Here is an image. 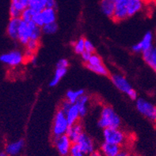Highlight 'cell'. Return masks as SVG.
I'll use <instances>...</instances> for the list:
<instances>
[{
	"instance_id": "cell-43",
	"label": "cell",
	"mask_w": 156,
	"mask_h": 156,
	"mask_svg": "<svg viewBox=\"0 0 156 156\" xmlns=\"http://www.w3.org/2000/svg\"><path fill=\"white\" fill-rule=\"evenodd\" d=\"M122 156H137L136 154H133V153H129L126 151H124V153H123V155Z\"/></svg>"
},
{
	"instance_id": "cell-46",
	"label": "cell",
	"mask_w": 156,
	"mask_h": 156,
	"mask_svg": "<svg viewBox=\"0 0 156 156\" xmlns=\"http://www.w3.org/2000/svg\"><path fill=\"white\" fill-rule=\"evenodd\" d=\"M123 153H124V151H121V152L120 153V154H117V156H122L123 155Z\"/></svg>"
},
{
	"instance_id": "cell-5",
	"label": "cell",
	"mask_w": 156,
	"mask_h": 156,
	"mask_svg": "<svg viewBox=\"0 0 156 156\" xmlns=\"http://www.w3.org/2000/svg\"><path fill=\"white\" fill-rule=\"evenodd\" d=\"M136 106L139 113L151 122L156 124V106L154 104L144 98H137Z\"/></svg>"
},
{
	"instance_id": "cell-13",
	"label": "cell",
	"mask_w": 156,
	"mask_h": 156,
	"mask_svg": "<svg viewBox=\"0 0 156 156\" xmlns=\"http://www.w3.org/2000/svg\"><path fill=\"white\" fill-rule=\"evenodd\" d=\"M21 22H22L21 18H10V20L9 21L7 29H6V33L11 39H18V30H19Z\"/></svg>"
},
{
	"instance_id": "cell-42",
	"label": "cell",
	"mask_w": 156,
	"mask_h": 156,
	"mask_svg": "<svg viewBox=\"0 0 156 156\" xmlns=\"http://www.w3.org/2000/svg\"><path fill=\"white\" fill-rule=\"evenodd\" d=\"M29 60H30V61L31 62V63H33V64H35V63H37V57H36L35 55H33V56H32V57L30 58V59H29Z\"/></svg>"
},
{
	"instance_id": "cell-14",
	"label": "cell",
	"mask_w": 156,
	"mask_h": 156,
	"mask_svg": "<svg viewBox=\"0 0 156 156\" xmlns=\"http://www.w3.org/2000/svg\"><path fill=\"white\" fill-rule=\"evenodd\" d=\"M82 133H83V125H82L81 123L77 122L74 125H70L66 135L69 137L72 143H75L79 139V137L81 136Z\"/></svg>"
},
{
	"instance_id": "cell-10",
	"label": "cell",
	"mask_w": 156,
	"mask_h": 156,
	"mask_svg": "<svg viewBox=\"0 0 156 156\" xmlns=\"http://www.w3.org/2000/svg\"><path fill=\"white\" fill-rule=\"evenodd\" d=\"M75 143L80 147V148L86 155H90L95 151L94 143L93 140L85 133H82L81 136L79 137Z\"/></svg>"
},
{
	"instance_id": "cell-38",
	"label": "cell",
	"mask_w": 156,
	"mask_h": 156,
	"mask_svg": "<svg viewBox=\"0 0 156 156\" xmlns=\"http://www.w3.org/2000/svg\"><path fill=\"white\" fill-rule=\"evenodd\" d=\"M71 105V103H70L69 101H67V100H65V101H63V102L61 103V105H60V108H59V109H61V110H63V112L65 113L66 111L69 109Z\"/></svg>"
},
{
	"instance_id": "cell-47",
	"label": "cell",
	"mask_w": 156,
	"mask_h": 156,
	"mask_svg": "<svg viewBox=\"0 0 156 156\" xmlns=\"http://www.w3.org/2000/svg\"><path fill=\"white\" fill-rule=\"evenodd\" d=\"M151 2H155V3H156V0H151Z\"/></svg>"
},
{
	"instance_id": "cell-11",
	"label": "cell",
	"mask_w": 156,
	"mask_h": 156,
	"mask_svg": "<svg viewBox=\"0 0 156 156\" xmlns=\"http://www.w3.org/2000/svg\"><path fill=\"white\" fill-rule=\"evenodd\" d=\"M22 20V19H21ZM30 26L29 22H26L22 21L19 26V30H18V41L20 44L23 45H26L30 40Z\"/></svg>"
},
{
	"instance_id": "cell-8",
	"label": "cell",
	"mask_w": 156,
	"mask_h": 156,
	"mask_svg": "<svg viewBox=\"0 0 156 156\" xmlns=\"http://www.w3.org/2000/svg\"><path fill=\"white\" fill-rule=\"evenodd\" d=\"M129 0H115V10L112 19L116 22L128 18V6Z\"/></svg>"
},
{
	"instance_id": "cell-15",
	"label": "cell",
	"mask_w": 156,
	"mask_h": 156,
	"mask_svg": "<svg viewBox=\"0 0 156 156\" xmlns=\"http://www.w3.org/2000/svg\"><path fill=\"white\" fill-rule=\"evenodd\" d=\"M25 142L23 140H18L14 142L10 143L6 146V154L10 156H15L19 154L23 149Z\"/></svg>"
},
{
	"instance_id": "cell-27",
	"label": "cell",
	"mask_w": 156,
	"mask_h": 156,
	"mask_svg": "<svg viewBox=\"0 0 156 156\" xmlns=\"http://www.w3.org/2000/svg\"><path fill=\"white\" fill-rule=\"evenodd\" d=\"M29 5H30V0H11L10 6L15 8L18 11L22 12L26 8L29 7Z\"/></svg>"
},
{
	"instance_id": "cell-3",
	"label": "cell",
	"mask_w": 156,
	"mask_h": 156,
	"mask_svg": "<svg viewBox=\"0 0 156 156\" xmlns=\"http://www.w3.org/2000/svg\"><path fill=\"white\" fill-rule=\"evenodd\" d=\"M111 81L119 90L128 95L129 98L132 100H137L138 95L136 91L133 89L130 83L125 76L120 74H113L111 75Z\"/></svg>"
},
{
	"instance_id": "cell-19",
	"label": "cell",
	"mask_w": 156,
	"mask_h": 156,
	"mask_svg": "<svg viewBox=\"0 0 156 156\" xmlns=\"http://www.w3.org/2000/svg\"><path fill=\"white\" fill-rule=\"evenodd\" d=\"M145 2L143 0H129L128 6V17H132L143 10Z\"/></svg>"
},
{
	"instance_id": "cell-6",
	"label": "cell",
	"mask_w": 156,
	"mask_h": 156,
	"mask_svg": "<svg viewBox=\"0 0 156 156\" xmlns=\"http://www.w3.org/2000/svg\"><path fill=\"white\" fill-rule=\"evenodd\" d=\"M25 55L19 50H13L0 55V61L10 67H17L25 61Z\"/></svg>"
},
{
	"instance_id": "cell-29",
	"label": "cell",
	"mask_w": 156,
	"mask_h": 156,
	"mask_svg": "<svg viewBox=\"0 0 156 156\" xmlns=\"http://www.w3.org/2000/svg\"><path fill=\"white\" fill-rule=\"evenodd\" d=\"M42 33H44V34H54L56 33V31L58 30V26L56 22H53V23H49L46 24V25H44L41 27Z\"/></svg>"
},
{
	"instance_id": "cell-33",
	"label": "cell",
	"mask_w": 156,
	"mask_h": 156,
	"mask_svg": "<svg viewBox=\"0 0 156 156\" xmlns=\"http://www.w3.org/2000/svg\"><path fill=\"white\" fill-rule=\"evenodd\" d=\"M69 156H86V154L76 143H73L70 150Z\"/></svg>"
},
{
	"instance_id": "cell-25",
	"label": "cell",
	"mask_w": 156,
	"mask_h": 156,
	"mask_svg": "<svg viewBox=\"0 0 156 156\" xmlns=\"http://www.w3.org/2000/svg\"><path fill=\"white\" fill-rule=\"evenodd\" d=\"M29 7L34 12H41L46 8V0H30Z\"/></svg>"
},
{
	"instance_id": "cell-16",
	"label": "cell",
	"mask_w": 156,
	"mask_h": 156,
	"mask_svg": "<svg viewBox=\"0 0 156 156\" xmlns=\"http://www.w3.org/2000/svg\"><path fill=\"white\" fill-rule=\"evenodd\" d=\"M143 58L145 63L156 73V47L151 48L149 50L143 52Z\"/></svg>"
},
{
	"instance_id": "cell-20",
	"label": "cell",
	"mask_w": 156,
	"mask_h": 156,
	"mask_svg": "<svg viewBox=\"0 0 156 156\" xmlns=\"http://www.w3.org/2000/svg\"><path fill=\"white\" fill-rule=\"evenodd\" d=\"M41 15L44 25L55 22V20H56L55 9H53V8H45L42 11H41Z\"/></svg>"
},
{
	"instance_id": "cell-22",
	"label": "cell",
	"mask_w": 156,
	"mask_h": 156,
	"mask_svg": "<svg viewBox=\"0 0 156 156\" xmlns=\"http://www.w3.org/2000/svg\"><path fill=\"white\" fill-rule=\"evenodd\" d=\"M85 94L84 90L82 89L80 90H70L66 93V100L69 101L71 104H75L76 101L79 100V98L81 97L82 95Z\"/></svg>"
},
{
	"instance_id": "cell-17",
	"label": "cell",
	"mask_w": 156,
	"mask_h": 156,
	"mask_svg": "<svg viewBox=\"0 0 156 156\" xmlns=\"http://www.w3.org/2000/svg\"><path fill=\"white\" fill-rule=\"evenodd\" d=\"M64 113H65L67 122H68L69 125H74L75 123L79 122L80 115H79V109L75 104H71L69 109H67Z\"/></svg>"
},
{
	"instance_id": "cell-45",
	"label": "cell",
	"mask_w": 156,
	"mask_h": 156,
	"mask_svg": "<svg viewBox=\"0 0 156 156\" xmlns=\"http://www.w3.org/2000/svg\"><path fill=\"white\" fill-rule=\"evenodd\" d=\"M143 1H144L145 3H148V2H151V0H143Z\"/></svg>"
},
{
	"instance_id": "cell-4",
	"label": "cell",
	"mask_w": 156,
	"mask_h": 156,
	"mask_svg": "<svg viewBox=\"0 0 156 156\" xmlns=\"http://www.w3.org/2000/svg\"><path fill=\"white\" fill-rule=\"evenodd\" d=\"M69 126L65 113L63 110L59 109L54 117L53 124H52L51 132L53 136H59L62 135H65Z\"/></svg>"
},
{
	"instance_id": "cell-28",
	"label": "cell",
	"mask_w": 156,
	"mask_h": 156,
	"mask_svg": "<svg viewBox=\"0 0 156 156\" xmlns=\"http://www.w3.org/2000/svg\"><path fill=\"white\" fill-rule=\"evenodd\" d=\"M85 40L81 37L73 43V49L76 54L81 55L83 51H85Z\"/></svg>"
},
{
	"instance_id": "cell-12",
	"label": "cell",
	"mask_w": 156,
	"mask_h": 156,
	"mask_svg": "<svg viewBox=\"0 0 156 156\" xmlns=\"http://www.w3.org/2000/svg\"><path fill=\"white\" fill-rule=\"evenodd\" d=\"M122 151V147L105 141L101 145V152L104 156H117Z\"/></svg>"
},
{
	"instance_id": "cell-41",
	"label": "cell",
	"mask_w": 156,
	"mask_h": 156,
	"mask_svg": "<svg viewBox=\"0 0 156 156\" xmlns=\"http://www.w3.org/2000/svg\"><path fill=\"white\" fill-rule=\"evenodd\" d=\"M90 156H104L101 154V151H94L93 153H91Z\"/></svg>"
},
{
	"instance_id": "cell-24",
	"label": "cell",
	"mask_w": 156,
	"mask_h": 156,
	"mask_svg": "<svg viewBox=\"0 0 156 156\" xmlns=\"http://www.w3.org/2000/svg\"><path fill=\"white\" fill-rule=\"evenodd\" d=\"M30 26V40H34V41H40V39L41 37L42 30L41 28L37 26L34 22H29Z\"/></svg>"
},
{
	"instance_id": "cell-1",
	"label": "cell",
	"mask_w": 156,
	"mask_h": 156,
	"mask_svg": "<svg viewBox=\"0 0 156 156\" xmlns=\"http://www.w3.org/2000/svg\"><path fill=\"white\" fill-rule=\"evenodd\" d=\"M121 119L109 105H105L101 110V114L98 121V126L102 129L108 128H120Z\"/></svg>"
},
{
	"instance_id": "cell-26",
	"label": "cell",
	"mask_w": 156,
	"mask_h": 156,
	"mask_svg": "<svg viewBox=\"0 0 156 156\" xmlns=\"http://www.w3.org/2000/svg\"><path fill=\"white\" fill-rule=\"evenodd\" d=\"M87 67L90 71H91L95 74H98L99 75L106 76V75H109V70L107 69V67L104 65V63L97 66H87Z\"/></svg>"
},
{
	"instance_id": "cell-32",
	"label": "cell",
	"mask_w": 156,
	"mask_h": 156,
	"mask_svg": "<svg viewBox=\"0 0 156 156\" xmlns=\"http://www.w3.org/2000/svg\"><path fill=\"white\" fill-rule=\"evenodd\" d=\"M40 46V41H34V40H30L29 42L26 44V50L30 51L32 53H35L37 51Z\"/></svg>"
},
{
	"instance_id": "cell-40",
	"label": "cell",
	"mask_w": 156,
	"mask_h": 156,
	"mask_svg": "<svg viewBox=\"0 0 156 156\" xmlns=\"http://www.w3.org/2000/svg\"><path fill=\"white\" fill-rule=\"evenodd\" d=\"M56 7V2L55 0H46V8H53Z\"/></svg>"
},
{
	"instance_id": "cell-30",
	"label": "cell",
	"mask_w": 156,
	"mask_h": 156,
	"mask_svg": "<svg viewBox=\"0 0 156 156\" xmlns=\"http://www.w3.org/2000/svg\"><path fill=\"white\" fill-rule=\"evenodd\" d=\"M36 12H34V10L30 9V7L26 8V10H24L21 14V17L20 18L22 19V21L26 22H32L33 18H34V15Z\"/></svg>"
},
{
	"instance_id": "cell-7",
	"label": "cell",
	"mask_w": 156,
	"mask_h": 156,
	"mask_svg": "<svg viewBox=\"0 0 156 156\" xmlns=\"http://www.w3.org/2000/svg\"><path fill=\"white\" fill-rule=\"evenodd\" d=\"M53 144L58 153L61 156H69L70 150L73 144L72 141L67 135H62L53 138Z\"/></svg>"
},
{
	"instance_id": "cell-36",
	"label": "cell",
	"mask_w": 156,
	"mask_h": 156,
	"mask_svg": "<svg viewBox=\"0 0 156 156\" xmlns=\"http://www.w3.org/2000/svg\"><path fill=\"white\" fill-rule=\"evenodd\" d=\"M21 14H22V12L18 11L15 8L12 7V6L10 7V15L11 18H20Z\"/></svg>"
},
{
	"instance_id": "cell-31",
	"label": "cell",
	"mask_w": 156,
	"mask_h": 156,
	"mask_svg": "<svg viewBox=\"0 0 156 156\" xmlns=\"http://www.w3.org/2000/svg\"><path fill=\"white\" fill-rule=\"evenodd\" d=\"M102 63L103 62L101 58L98 54L93 53L91 54L89 60L86 63V66H97L100 65V64H102Z\"/></svg>"
},
{
	"instance_id": "cell-44",
	"label": "cell",
	"mask_w": 156,
	"mask_h": 156,
	"mask_svg": "<svg viewBox=\"0 0 156 156\" xmlns=\"http://www.w3.org/2000/svg\"><path fill=\"white\" fill-rule=\"evenodd\" d=\"M0 156H7V154H6V153L1 152V153H0Z\"/></svg>"
},
{
	"instance_id": "cell-21",
	"label": "cell",
	"mask_w": 156,
	"mask_h": 156,
	"mask_svg": "<svg viewBox=\"0 0 156 156\" xmlns=\"http://www.w3.org/2000/svg\"><path fill=\"white\" fill-rule=\"evenodd\" d=\"M90 101V98L88 95L84 94L82 95L81 97L79 98V100L76 101L75 105H77L78 109H79V115L80 117H85L88 111V103Z\"/></svg>"
},
{
	"instance_id": "cell-2",
	"label": "cell",
	"mask_w": 156,
	"mask_h": 156,
	"mask_svg": "<svg viewBox=\"0 0 156 156\" xmlns=\"http://www.w3.org/2000/svg\"><path fill=\"white\" fill-rule=\"evenodd\" d=\"M103 138L105 142L123 147L129 141L128 135L120 128H108L103 129Z\"/></svg>"
},
{
	"instance_id": "cell-9",
	"label": "cell",
	"mask_w": 156,
	"mask_h": 156,
	"mask_svg": "<svg viewBox=\"0 0 156 156\" xmlns=\"http://www.w3.org/2000/svg\"><path fill=\"white\" fill-rule=\"evenodd\" d=\"M153 43V34L151 32H147L144 34V37L142 38L140 41L134 44L132 47V50L136 53H140V52H144L152 48Z\"/></svg>"
},
{
	"instance_id": "cell-23",
	"label": "cell",
	"mask_w": 156,
	"mask_h": 156,
	"mask_svg": "<svg viewBox=\"0 0 156 156\" xmlns=\"http://www.w3.org/2000/svg\"><path fill=\"white\" fill-rule=\"evenodd\" d=\"M67 68H59V67H56L53 78L51 79V80L49 83L50 87H54L55 86H57L58 83L63 78V76L67 74Z\"/></svg>"
},
{
	"instance_id": "cell-39",
	"label": "cell",
	"mask_w": 156,
	"mask_h": 156,
	"mask_svg": "<svg viewBox=\"0 0 156 156\" xmlns=\"http://www.w3.org/2000/svg\"><path fill=\"white\" fill-rule=\"evenodd\" d=\"M90 55H91V53H90V52H87V51H83V53L81 54V58L82 59H83V61L85 63H87V62H88V60H89Z\"/></svg>"
},
{
	"instance_id": "cell-18",
	"label": "cell",
	"mask_w": 156,
	"mask_h": 156,
	"mask_svg": "<svg viewBox=\"0 0 156 156\" xmlns=\"http://www.w3.org/2000/svg\"><path fill=\"white\" fill-rule=\"evenodd\" d=\"M101 12L106 17L113 18L115 10V0H101L100 3Z\"/></svg>"
},
{
	"instance_id": "cell-35",
	"label": "cell",
	"mask_w": 156,
	"mask_h": 156,
	"mask_svg": "<svg viewBox=\"0 0 156 156\" xmlns=\"http://www.w3.org/2000/svg\"><path fill=\"white\" fill-rule=\"evenodd\" d=\"M85 51L91 54L95 53V46L89 40H85Z\"/></svg>"
},
{
	"instance_id": "cell-34",
	"label": "cell",
	"mask_w": 156,
	"mask_h": 156,
	"mask_svg": "<svg viewBox=\"0 0 156 156\" xmlns=\"http://www.w3.org/2000/svg\"><path fill=\"white\" fill-rule=\"evenodd\" d=\"M32 22H34L37 26H38L41 28L44 26L43 21H42L41 18V12H36L35 14H34Z\"/></svg>"
},
{
	"instance_id": "cell-37",
	"label": "cell",
	"mask_w": 156,
	"mask_h": 156,
	"mask_svg": "<svg viewBox=\"0 0 156 156\" xmlns=\"http://www.w3.org/2000/svg\"><path fill=\"white\" fill-rule=\"evenodd\" d=\"M68 66H69V62L66 59H59L56 63V67H59V68H67V69Z\"/></svg>"
}]
</instances>
